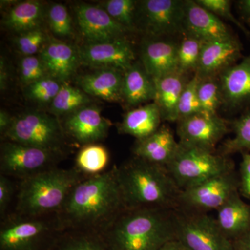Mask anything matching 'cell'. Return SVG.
<instances>
[{
	"mask_svg": "<svg viewBox=\"0 0 250 250\" xmlns=\"http://www.w3.org/2000/svg\"><path fill=\"white\" fill-rule=\"evenodd\" d=\"M125 210L114 166L77 184L55 216L62 231L82 230L103 236Z\"/></svg>",
	"mask_w": 250,
	"mask_h": 250,
	"instance_id": "obj_1",
	"label": "cell"
},
{
	"mask_svg": "<svg viewBox=\"0 0 250 250\" xmlns=\"http://www.w3.org/2000/svg\"><path fill=\"white\" fill-rule=\"evenodd\" d=\"M117 174L126 210L178 208L182 190L166 166L134 156Z\"/></svg>",
	"mask_w": 250,
	"mask_h": 250,
	"instance_id": "obj_2",
	"label": "cell"
},
{
	"mask_svg": "<svg viewBox=\"0 0 250 250\" xmlns=\"http://www.w3.org/2000/svg\"><path fill=\"white\" fill-rule=\"evenodd\" d=\"M103 237L108 250H159L177 238L175 210H125Z\"/></svg>",
	"mask_w": 250,
	"mask_h": 250,
	"instance_id": "obj_3",
	"label": "cell"
},
{
	"mask_svg": "<svg viewBox=\"0 0 250 250\" xmlns=\"http://www.w3.org/2000/svg\"><path fill=\"white\" fill-rule=\"evenodd\" d=\"M88 176L75 167H57L21 181L15 212L29 217L56 215L72 189Z\"/></svg>",
	"mask_w": 250,
	"mask_h": 250,
	"instance_id": "obj_4",
	"label": "cell"
},
{
	"mask_svg": "<svg viewBox=\"0 0 250 250\" xmlns=\"http://www.w3.org/2000/svg\"><path fill=\"white\" fill-rule=\"evenodd\" d=\"M62 231L55 215L29 217L14 212L1 220L0 250H50Z\"/></svg>",
	"mask_w": 250,
	"mask_h": 250,
	"instance_id": "obj_5",
	"label": "cell"
},
{
	"mask_svg": "<svg viewBox=\"0 0 250 250\" xmlns=\"http://www.w3.org/2000/svg\"><path fill=\"white\" fill-rule=\"evenodd\" d=\"M167 170L182 190L235 170L229 156L179 144L178 151Z\"/></svg>",
	"mask_w": 250,
	"mask_h": 250,
	"instance_id": "obj_6",
	"label": "cell"
},
{
	"mask_svg": "<svg viewBox=\"0 0 250 250\" xmlns=\"http://www.w3.org/2000/svg\"><path fill=\"white\" fill-rule=\"evenodd\" d=\"M65 134L62 125L56 117L31 111L14 117L4 138L31 147L62 151Z\"/></svg>",
	"mask_w": 250,
	"mask_h": 250,
	"instance_id": "obj_7",
	"label": "cell"
},
{
	"mask_svg": "<svg viewBox=\"0 0 250 250\" xmlns=\"http://www.w3.org/2000/svg\"><path fill=\"white\" fill-rule=\"evenodd\" d=\"M63 154L62 151L48 150L6 140L1 145L0 172L24 180L57 167Z\"/></svg>",
	"mask_w": 250,
	"mask_h": 250,
	"instance_id": "obj_8",
	"label": "cell"
},
{
	"mask_svg": "<svg viewBox=\"0 0 250 250\" xmlns=\"http://www.w3.org/2000/svg\"><path fill=\"white\" fill-rule=\"evenodd\" d=\"M184 0H144L138 2L136 30L147 38L183 34Z\"/></svg>",
	"mask_w": 250,
	"mask_h": 250,
	"instance_id": "obj_9",
	"label": "cell"
},
{
	"mask_svg": "<svg viewBox=\"0 0 250 250\" xmlns=\"http://www.w3.org/2000/svg\"><path fill=\"white\" fill-rule=\"evenodd\" d=\"M239 174L230 171L182 190L177 210L208 213L218 210L233 194L239 192Z\"/></svg>",
	"mask_w": 250,
	"mask_h": 250,
	"instance_id": "obj_10",
	"label": "cell"
},
{
	"mask_svg": "<svg viewBox=\"0 0 250 250\" xmlns=\"http://www.w3.org/2000/svg\"><path fill=\"white\" fill-rule=\"evenodd\" d=\"M176 238L190 250H233L215 218L208 213L175 210Z\"/></svg>",
	"mask_w": 250,
	"mask_h": 250,
	"instance_id": "obj_11",
	"label": "cell"
},
{
	"mask_svg": "<svg viewBox=\"0 0 250 250\" xmlns=\"http://www.w3.org/2000/svg\"><path fill=\"white\" fill-rule=\"evenodd\" d=\"M177 124L181 146L212 152H217L218 143L231 130L229 121L204 111L179 120Z\"/></svg>",
	"mask_w": 250,
	"mask_h": 250,
	"instance_id": "obj_12",
	"label": "cell"
},
{
	"mask_svg": "<svg viewBox=\"0 0 250 250\" xmlns=\"http://www.w3.org/2000/svg\"><path fill=\"white\" fill-rule=\"evenodd\" d=\"M81 64L98 69L125 72L136 62L134 47L126 37L102 42H88L78 49Z\"/></svg>",
	"mask_w": 250,
	"mask_h": 250,
	"instance_id": "obj_13",
	"label": "cell"
},
{
	"mask_svg": "<svg viewBox=\"0 0 250 250\" xmlns=\"http://www.w3.org/2000/svg\"><path fill=\"white\" fill-rule=\"evenodd\" d=\"M218 79L225 111L241 113L250 107V53L222 72Z\"/></svg>",
	"mask_w": 250,
	"mask_h": 250,
	"instance_id": "obj_14",
	"label": "cell"
},
{
	"mask_svg": "<svg viewBox=\"0 0 250 250\" xmlns=\"http://www.w3.org/2000/svg\"><path fill=\"white\" fill-rule=\"evenodd\" d=\"M242 50L241 41L235 36L205 42L195 75L200 79L218 77L242 58Z\"/></svg>",
	"mask_w": 250,
	"mask_h": 250,
	"instance_id": "obj_15",
	"label": "cell"
},
{
	"mask_svg": "<svg viewBox=\"0 0 250 250\" xmlns=\"http://www.w3.org/2000/svg\"><path fill=\"white\" fill-rule=\"evenodd\" d=\"M77 22L89 42H102L125 37L127 29L116 22L101 6L82 4L75 8Z\"/></svg>",
	"mask_w": 250,
	"mask_h": 250,
	"instance_id": "obj_16",
	"label": "cell"
},
{
	"mask_svg": "<svg viewBox=\"0 0 250 250\" xmlns=\"http://www.w3.org/2000/svg\"><path fill=\"white\" fill-rule=\"evenodd\" d=\"M111 125L100 108L88 105L66 116L62 128L65 134L85 146L106 138Z\"/></svg>",
	"mask_w": 250,
	"mask_h": 250,
	"instance_id": "obj_17",
	"label": "cell"
},
{
	"mask_svg": "<svg viewBox=\"0 0 250 250\" xmlns=\"http://www.w3.org/2000/svg\"><path fill=\"white\" fill-rule=\"evenodd\" d=\"M183 34L204 42L234 36L220 18L197 4L195 0H184Z\"/></svg>",
	"mask_w": 250,
	"mask_h": 250,
	"instance_id": "obj_18",
	"label": "cell"
},
{
	"mask_svg": "<svg viewBox=\"0 0 250 250\" xmlns=\"http://www.w3.org/2000/svg\"><path fill=\"white\" fill-rule=\"evenodd\" d=\"M178 47L173 37L146 38L141 45V63L153 79L177 72Z\"/></svg>",
	"mask_w": 250,
	"mask_h": 250,
	"instance_id": "obj_19",
	"label": "cell"
},
{
	"mask_svg": "<svg viewBox=\"0 0 250 250\" xmlns=\"http://www.w3.org/2000/svg\"><path fill=\"white\" fill-rule=\"evenodd\" d=\"M48 77L65 82L81 64L78 49L66 43L51 39L40 52Z\"/></svg>",
	"mask_w": 250,
	"mask_h": 250,
	"instance_id": "obj_20",
	"label": "cell"
},
{
	"mask_svg": "<svg viewBox=\"0 0 250 250\" xmlns=\"http://www.w3.org/2000/svg\"><path fill=\"white\" fill-rule=\"evenodd\" d=\"M179 147L172 130L161 125L160 128L146 139L136 141L133 154L144 160L167 167L173 160Z\"/></svg>",
	"mask_w": 250,
	"mask_h": 250,
	"instance_id": "obj_21",
	"label": "cell"
},
{
	"mask_svg": "<svg viewBox=\"0 0 250 250\" xmlns=\"http://www.w3.org/2000/svg\"><path fill=\"white\" fill-rule=\"evenodd\" d=\"M123 75L124 72L118 69H98L80 77L78 84L88 95L110 103L123 102Z\"/></svg>",
	"mask_w": 250,
	"mask_h": 250,
	"instance_id": "obj_22",
	"label": "cell"
},
{
	"mask_svg": "<svg viewBox=\"0 0 250 250\" xmlns=\"http://www.w3.org/2000/svg\"><path fill=\"white\" fill-rule=\"evenodd\" d=\"M187 75L177 71L154 79L155 98L154 103L160 111L162 121L177 123L179 100L188 82Z\"/></svg>",
	"mask_w": 250,
	"mask_h": 250,
	"instance_id": "obj_23",
	"label": "cell"
},
{
	"mask_svg": "<svg viewBox=\"0 0 250 250\" xmlns=\"http://www.w3.org/2000/svg\"><path fill=\"white\" fill-rule=\"evenodd\" d=\"M240 192L217 210V223L229 241H234L250 229V205L241 199Z\"/></svg>",
	"mask_w": 250,
	"mask_h": 250,
	"instance_id": "obj_24",
	"label": "cell"
},
{
	"mask_svg": "<svg viewBox=\"0 0 250 250\" xmlns=\"http://www.w3.org/2000/svg\"><path fill=\"white\" fill-rule=\"evenodd\" d=\"M155 83L141 62H134L123 75V103L129 107H136L141 104L154 102Z\"/></svg>",
	"mask_w": 250,
	"mask_h": 250,
	"instance_id": "obj_25",
	"label": "cell"
},
{
	"mask_svg": "<svg viewBox=\"0 0 250 250\" xmlns=\"http://www.w3.org/2000/svg\"><path fill=\"white\" fill-rule=\"evenodd\" d=\"M162 121L160 111L153 102L144 106L129 110L118 125L120 134L136 138V141L146 139L160 128Z\"/></svg>",
	"mask_w": 250,
	"mask_h": 250,
	"instance_id": "obj_26",
	"label": "cell"
},
{
	"mask_svg": "<svg viewBox=\"0 0 250 250\" xmlns=\"http://www.w3.org/2000/svg\"><path fill=\"white\" fill-rule=\"evenodd\" d=\"M43 14V5L40 1H23L9 10L4 18V25L23 34L39 28Z\"/></svg>",
	"mask_w": 250,
	"mask_h": 250,
	"instance_id": "obj_27",
	"label": "cell"
},
{
	"mask_svg": "<svg viewBox=\"0 0 250 250\" xmlns=\"http://www.w3.org/2000/svg\"><path fill=\"white\" fill-rule=\"evenodd\" d=\"M50 250H108L103 236L82 230L60 233Z\"/></svg>",
	"mask_w": 250,
	"mask_h": 250,
	"instance_id": "obj_28",
	"label": "cell"
},
{
	"mask_svg": "<svg viewBox=\"0 0 250 250\" xmlns=\"http://www.w3.org/2000/svg\"><path fill=\"white\" fill-rule=\"evenodd\" d=\"M229 123L234 136L224 141L217 152L226 156L238 152L250 153V107Z\"/></svg>",
	"mask_w": 250,
	"mask_h": 250,
	"instance_id": "obj_29",
	"label": "cell"
},
{
	"mask_svg": "<svg viewBox=\"0 0 250 250\" xmlns=\"http://www.w3.org/2000/svg\"><path fill=\"white\" fill-rule=\"evenodd\" d=\"M90 102L88 95L80 88L62 82L61 89L50 104V111L54 116H69L88 106Z\"/></svg>",
	"mask_w": 250,
	"mask_h": 250,
	"instance_id": "obj_30",
	"label": "cell"
},
{
	"mask_svg": "<svg viewBox=\"0 0 250 250\" xmlns=\"http://www.w3.org/2000/svg\"><path fill=\"white\" fill-rule=\"evenodd\" d=\"M108 161L109 154L104 146L97 143L85 145L77 154L75 167L87 175H95L104 172Z\"/></svg>",
	"mask_w": 250,
	"mask_h": 250,
	"instance_id": "obj_31",
	"label": "cell"
},
{
	"mask_svg": "<svg viewBox=\"0 0 250 250\" xmlns=\"http://www.w3.org/2000/svg\"><path fill=\"white\" fill-rule=\"evenodd\" d=\"M182 36L177 52L178 71L187 75L195 74L205 42L188 34H183Z\"/></svg>",
	"mask_w": 250,
	"mask_h": 250,
	"instance_id": "obj_32",
	"label": "cell"
},
{
	"mask_svg": "<svg viewBox=\"0 0 250 250\" xmlns=\"http://www.w3.org/2000/svg\"><path fill=\"white\" fill-rule=\"evenodd\" d=\"M197 93L202 111L210 114H218L219 108L223 106L218 77L199 78Z\"/></svg>",
	"mask_w": 250,
	"mask_h": 250,
	"instance_id": "obj_33",
	"label": "cell"
},
{
	"mask_svg": "<svg viewBox=\"0 0 250 250\" xmlns=\"http://www.w3.org/2000/svg\"><path fill=\"white\" fill-rule=\"evenodd\" d=\"M138 1L134 0H108L102 4L108 14L117 22L131 31H136Z\"/></svg>",
	"mask_w": 250,
	"mask_h": 250,
	"instance_id": "obj_34",
	"label": "cell"
},
{
	"mask_svg": "<svg viewBox=\"0 0 250 250\" xmlns=\"http://www.w3.org/2000/svg\"><path fill=\"white\" fill-rule=\"evenodd\" d=\"M198 82V77L194 74L192 78L186 84L179 100L178 121L203 111L197 93Z\"/></svg>",
	"mask_w": 250,
	"mask_h": 250,
	"instance_id": "obj_35",
	"label": "cell"
},
{
	"mask_svg": "<svg viewBox=\"0 0 250 250\" xmlns=\"http://www.w3.org/2000/svg\"><path fill=\"white\" fill-rule=\"evenodd\" d=\"M62 83L52 77H44L28 85V96L38 103L51 104L60 90Z\"/></svg>",
	"mask_w": 250,
	"mask_h": 250,
	"instance_id": "obj_36",
	"label": "cell"
},
{
	"mask_svg": "<svg viewBox=\"0 0 250 250\" xmlns=\"http://www.w3.org/2000/svg\"><path fill=\"white\" fill-rule=\"evenodd\" d=\"M48 21L51 31L61 37H67L72 33V19L67 8L62 4H54L48 12Z\"/></svg>",
	"mask_w": 250,
	"mask_h": 250,
	"instance_id": "obj_37",
	"label": "cell"
},
{
	"mask_svg": "<svg viewBox=\"0 0 250 250\" xmlns=\"http://www.w3.org/2000/svg\"><path fill=\"white\" fill-rule=\"evenodd\" d=\"M19 72L22 83L27 86L44 77H48L40 56L24 57L20 63Z\"/></svg>",
	"mask_w": 250,
	"mask_h": 250,
	"instance_id": "obj_38",
	"label": "cell"
},
{
	"mask_svg": "<svg viewBox=\"0 0 250 250\" xmlns=\"http://www.w3.org/2000/svg\"><path fill=\"white\" fill-rule=\"evenodd\" d=\"M197 4L209 11L212 14L232 22L248 37L250 38V31L246 26L238 21L231 11V1L229 0H195Z\"/></svg>",
	"mask_w": 250,
	"mask_h": 250,
	"instance_id": "obj_39",
	"label": "cell"
},
{
	"mask_svg": "<svg viewBox=\"0 0 250 250\" xmlns=\"http://www.w3.org/2000/svg\"><path fill=\"white\" fill-rule=\"evenodd\" d=\"M46 42L45 33L40 28L21 34L16 40L20 52L25 56H34L41 52Z\"/></svg>",
	"mask_w": 250,
	"mask_h": 250,
	"instance_id": "obj_40",
	"label": "cell"
},
{
	"mask_svg": "<svg viewBox=\"0 0 250 250\" xmlns=\"http://www.w3.org/2000/svg\"><path fill=\"white\" fill-rule=\"evenodd\" d=\"M14 187L6 176L0 174V217L4 220L7 215L8 207L12 200Z\"/></svg>",
	"mask_w": 250,
	"mask_h": 250,
	"instance_id": "obj_41",
	"label": "cell"
},
{
	"mask_svg": "<svg viewBox=\"0 0 250 250\" xmlns=\"http://www.w3.org/2000/svg\"><path fill=\"white\" fill-rule=\"evenodd\" d=\"M241 154L239 192L241 196L250 200V153H242Z\"/></svg>",
	"mask_w": 250,
	"mask_h": 250,
	"instance_id": "obj_42",
	"label": "cell"
},
{
	"mask_svg": "<svg viewBox=\"0 0 250 250\" xmlns=\"http://www.w3.org/2000/svg\"><path fill=\"white\" fill-rule=\"evenodd\" d=\"M236 9L242 21L250 26V0L236 1Z\"/></svg>",
	"mask_w": 250,
	"mask_h": 250,
	"instance_id": "obj_43",
	"label": "cell"
},
{
	"mask_svg": "<svg viewBox=\"0 0 250 250\" xmlns=\"http://www.w3.org/2000/svg\"><path fill=\"white\" fill-rule=\"evenodd\" d=\"M13 120H14V117H11L9 113L1 109L0 111V132L3 137L12 124Z\"/></svg>",
	"mask_w": 250,
	"mask_h": 250,
	"instance_id": "obj_44",
	"label": "cell"
},
{
	"mask_svg": "<svg viewBox=\"0 0 250 250\" xmlns=\"http://www.w3.org/2000/svg\"><path fill=\"white\" fill-rule=\"evenodd\" d=\"M232 243L233 250H250V229Z\"/></svg>",
	"mask_w": 250,
	"mask_h": 250,
	"instance_id": "obj_45",
	"label": "cell"
},
{
	"mask_svg": "<svg viewBox=\"0 0 250 250\" xmlns=\"http://www.w3.org/2000/svg\"><path fill=\"white\" fill-rule=\"evenodd\" d=\"M9 80V72L4 57L0 59V88L1 91L6 90Z\"/></svg>",
	"mask_w": 250,
	"mask_h": 250,
	"instance_id": "obj_46",
	"label": "cell"
},
{
	"mask_svg": "<svg viewBox=\"0 0 250 250\" xmlns=\"http://www.w3.org/2000/svg\"><path fill=\"white\" fill-rule=\"evenodd\" d=\"M159 250H190L182 242L176 239L171 240L164 245Z\"/></svg>",
	"mask_w": 250,
	"mask_h": 250,
	"instance_id": "obj_47",
	"label": "cell"
}]
</instances>
